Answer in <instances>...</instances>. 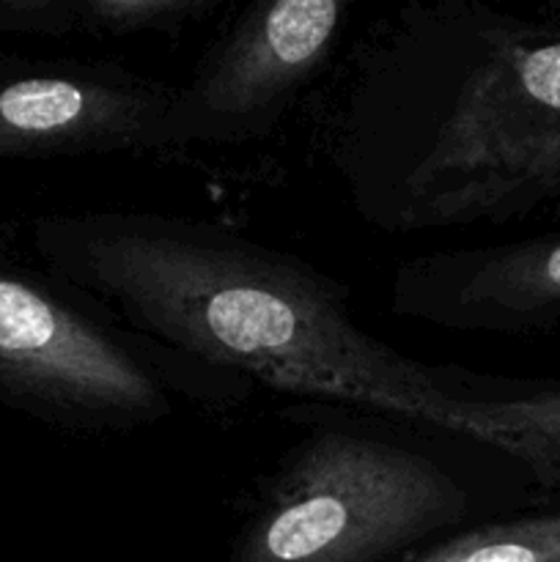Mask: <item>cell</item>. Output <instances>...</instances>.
<instances>
[{"label":"cell","instance_id":"1","mask_svg":"<svg viewBox=\"0 0 560 562\" xmlns=\"http://www.w3.org/2000/svg\"><path fill=\"white\" fill-rule=\"evenodd\" d=\"M322 137L382 234L560 217V38L467 0L412 9L357 55Z\"/></svg>","mask_w":560,"mask_h":562},{"label":"cell","instance_id":"2","mask_svg":"<svg viewBox=\"0 0 560 562\" xmlns=\"http://www.w3.org/2000/svg\"><path fill=\"white\" fill-rule=\"evenodd\" d=\"M31 245L55 280L176 355L296 398L443 431V366L368 333L349 283L305 258L228 225L132 209L42 217Z\"/></svg>","mask_w":560,"mask_h":562},{"label":"cell","instance_id":"3","mask_svg":"<svg viewBox=\"0 0 560 562\" xmlns=\"http://www.w3.org/2000/svg\"><path fill=\"white\" fill-rule=\"evenodd\" d=\"M404 423L351 409L307 428L264 475L228 562H401L472 525L475 481Z\"/></svg>","mask_w":560,"mask_h":562},{"label":"cell","instance_id":"4","mask_svg":"<svg viewBox=\"0 0 560 562\" xmlns=\"http://www.w3.org/2000/svg\"><path fill=\"white\" fill-rule=\"evenodd\" d=\"M250 382L126 329L60 280L0 267V404L82 434L159 426L181 401L234 406Z\"/></svg>","mask_w":560,"mask_h":562},{"label":"cell","instance_id":"5","mask_svg":"<svg viewBox=\"0 0 560 562\" xmlns=\"http://www.w3.org/2000/svg\"><path fill=\"white\" fill-rule=\"evenodd\" d=\"M351 0H253L179 82L181 146H245L272 135L324 71Z\"/></svg>","mask_w":560,"mask_h":562},{"label":"cell","instance_id":"6","mask_svg":"<svg viewBox=\"0 0 560 562\" xmlns=\"http://www.w3.org/2000/svg\"><path fill=\"white\" fill-rule=\"evenodd\" d=\"M176 97L179 82L110 60L0 58V159L176 148Z\"/></svg>","mask_w":560,"mask_h":562},{"label":"cell","instance_id":"7","mask_svg":"<svg viewBox=\"0 0 560 562\" xmlns=\"http://www.w3.org/2000/svg\"><path fill=\"white\" fill-rule=\"evenodd\" d=\"M390 313L448 333L555 329L560 324V228L406 258L390 280Z\"/></svg>","mask_w":560,"mask_h":562},{"label":"cell","instance_id":"8","mask_svg":"<svg viewBox=\"0 0 560 562\" xmlns=\"http://www.w3.org/2000/svg\"><path fill=\"white\" fill-rule=\"evenodd\" d=\"M443 431L494 450L560 497V379L443 368Z\"/></svg>","mask_w":560,"mask_h":562},{"label":"cell","instance_id":"9","mask_svg":"<svg viewBox=\"0 0 560 562\" xmlns=\"http://www.w3.org/2000/svg\"><path fill=\"white\" fill-rule=\"evenodd\" d=\"M401 562H560V505L511 519L472 521Z\"/></svg>","mask_w":560,"mask_h":562},{"label":"cell","instance_id":"10","mask_svg":"<svg viewBox=\"0 0 560 562\" xmlns=\"http://www.w3.org/2000/svg\"><path fill=\"white\" fill-rule=\"evenodd\" d=\"M214 0H71V22L99 33L168 31Z\"/></svg>","mask_w":560,"mask_h":562},{"label":"cell","instance_id":"11","mask_svg":"<svg viewBox=\"0 0 560 562\" xmlns=\"http://www.w3.org/2000/svg\"><path fill=\"white\" fill-rule=\"evenodd\" d=\"M0 25L60 31L71 25V0H0Z\"/></svg>","mask_w":560,"mask_h":562}]
</instances>
